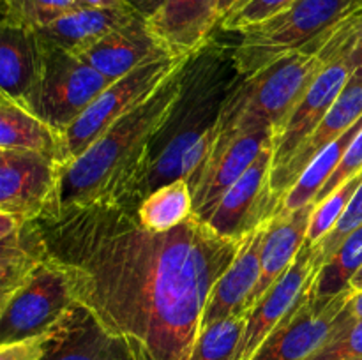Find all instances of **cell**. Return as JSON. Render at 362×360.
I'll list each match as a JSON object with an SVG mask.
<instances>
[{"label": "cell", "mask_w": 362, "mask_h": 360, "mask_svg": "<svg viewBox=\"0 0 362 360\" xmlns=\"http://www.w3.org/2000/svg\"><path fill=\"white\" fill-rule=\"evenodd\" d=\"M124 4H126L133 13H136L138 16L144 18V20L147 21L161 11V7L165 6L166 0H124Z\"/></svg>", "instance_id": "37"}, {"label": "cell", "mask_w": 362, "mask_h": 360, "mask_svg": "<svg viewBox=\"0 0 362 360\" xmlns=\"http://www.w3.org/2000/svg\"><path fill=\"white\" fill-rule=\"evenodd\" d=\"M349 311L352 313V316L356 318L357 321L362 320V292L361 293H354L349 300Z\"/></svg>", "instance_id": "40"}, {"label": "cell", "mask_w": 362, "mask_h": 360, "mask_svg": "<svg viewBox=\"0 0 362 360\" xmlns=\"http://www.w3.org/2000/svg\"><path fill=\"white\" fill-rule=\"evenodd\" d=\"M218 25V0H166L161 11L147 20L161 48L168 55L186 59H194L207 48Z\"/></svg>", "instance_id": "16"}, {"label": "cell", "mask_w": 362, "mask_h": 360, "mask_svg": "<svg viewBox=\"0 0 362 360\" xmlns=\"http://www.w3.org/2000/svg\"><path fill=\"white\" fill-rule=\"evenodd\" d=\"M0 148L39 152L53 159L60 168L69 162L66 134L4 94H0Z\"/></svg>", "instance_id": "24"}, {"label": "cell", "mask_w": 362, "mask_h": 360, "mask_svg": "<svg viewBox=\"0 0 362 360\" xmlns=\"http://www.w3.org/2000/svg\"><path fill=\"white\" fill-rule=\"evenodd\" d=\"M324 263L320 244H311L306 240L292 267L251 307L233 360H251L272 330L310 292Z\"/></svg>", "instance_id": "11"}, {"label": "cell", "mask_w": 362, "mask_h": 360, "mask_svg": "<svg viewBox=\"0 0 362 360\" xmlns=\"http://www.w3.org/2000/svg\"><path fill=\"white\" fill-rule=\"evenodd\" d=\"M200 66H189L184 73V90L163 134L166 140L154 148L145 196L161 186L182 179V159L216 122L223 99L232 85L226 83L225 62L218 53H200ZM144 196V198H145Z\"/></svg>", "instance_id": "4"}, {"label": "cell", "mask_w": 362, "mask_h": 360, "mask_svg": "<svg viewBox=\"0 0 362 360\" xmlns=\"http://www.w3.org/2000/svg\"><path fill=\"white\" fill-rule=\"evenodd\" d=\"M362 116V78L352 74L349 83L341 90L339 97L329 109L327 115L324 116L317 129L303 141L293 157L290 159L288 164L279 172L272 173L271 184L274 193L279 198H285V194L296 186L299 176L303 175L304 169L311 164L315 157L324 150L327 145L338 136H341L352 124H356Z\"/></svg>", "instance_id": "18"}, {"label": "cell", "mask_w": 362, "mask_h": 360, "mask_svg": "<svg viewBox=\"0 0 362 360\" xmlns=\"http://www.w3.org/2000/svg\"><path fill=\"white\" fill-rule=\"evenodd\" d=\"M42 76V42L25 28L2 23L0 35V94L30 108Z\"/></svg>", "instance_id": "21"}, {"label": "cell", "mask_w": 362, "mask_h": 360, "mask_svg": "<svg viewBox=\"0 0 362 360\" xmlns=\"http://www.w3.org/2000/svg\"><path fill=\"white\" fill-rule=\"evenodd\" d=\"M81 7H94V9H122L127 7L124 0H78Z\"/></svg>", "instance_id": "38"}, {"label": "cell", "mask_w": 362, "mask_h": 360, "mask_svg": "<svg viewBox=\"0 0 362 360\" xmlns=\"http://www.w3.org/2000/svg\"><path fill=\"white\" fill-rule=\"evenodd\" d=\"M60 166L25 148H0V212L49 219L59 210Z\"/></svg>", "instance_id": "10"}, {"label": "cell", "mask_w": 362, "mask_h": 360, "mask_svg": "<svg viewBox=\"0 0 362 360\" xmlns=\"http://www.w3.org/2000/svg\"><path fill=\"white\" fill-rule=\"evenodd\" d=\"M361 224H362V184L359 186V189H357L354 200L350 201L349 208H346V212L343 214V217L339 219L338 224L334 226V229H332L327 236H324L320 242H317L320 244L324 260L327 261L329 258L332 256V253L338 249L339 244H341L343 240L354 232V229L359 228Z\"/></svg>", "instance_id": "34"}, {"label": "cell", "mask_w": 362, "mask_h": 360, "mask_svg": "<svg viewBox=\"0 0 362 360\" xmlns=\"http://www.w3.org/2000/svg\"><path fill=\"white\" fill-rule=\"evenodd\" d=\"M359 172H362V129L356 136V140L352 141V145L349 147L345 157H343V161L339 162L336 172L332 173L331 179H329L327 182H325V186L320 189L315 203H318V201H322L324 198H327L332 191L338 189L343 182H346L350 176H354Z\"/></svg>", "instance_id": "35"}, {"label": "cell", "mask_w": 362, "mask_h": 360, "mask_svg": "<svg viewBox=\"0 0 362 360\" xmlns=\"http://www.w3.org/2000/svg\"><path fill=\"white\" fill-rule=\"evenodd\" d=\"M76 302L66 265L49 256L0 302V344L42 335Z\"/></svg>", "instance_id": "8"}, {"label": "cell", "mask_w": 362, "mask_h": 360, "mask_svg": "<svg viewBox=\"0 0 362 360\" xmlns=\"http://www.w3.org/2000/svg\"><path fill=\"white\" fill-rule=\"evenodd\" d=\"M165 55L168 53L151 34L147 21L134 16L129 23L110 32L106 37L78 56L105 74L110 81H117L136 67Z\"/></svg>", "instance_id": "20"}, {"label": "cell", "mask_w": 362, "mask_h": 360, "mask_svg": "<svg viewBox=\"0 0 362 360\" xmlns=\"http://www.w3.org/2000/svg\"><path fill=\"white\" fill-rule=\"evenodd\" d=\"M362 359V320L336 332L324 346L304 360H350Z\"/></svg>", "instance_id": "33"}, {"label": "cell", "mask_w": 362, "mask_h": 360, "mask_svg": "<svg viewBox=\"0 0 362 360\" xmlns=\"http://www.w3.org/2000/svg\"><path fill=\"white\" fill-rule=\"evenodd\" d=\"M362 267V224L354 229L332 256L322 265L311 288L315 300H329L350 286L354 275Z\"/></svg>", "instance_id": "27"}, {"label": "cell", "mask_w": 362, "mask_h": 360, "mask_svg": "<svg viewBox=\"0 0 362 360\" xmlns=\"http://www.w3.org/2000/svg\"><path fill=\"white\" fill-rule=\"evenodd\" d=\"M78 7V0H6L2 23L37 32Z\"/></svg>", "instance_id": "28"}, {"label": "cell", "mask_w": 362, "mask_h": 360, "mask_svg": "<svg viewBox=\"0 0 362 360\" xmlns=\"http://www.w3.org/2000/svg\"><path fill=\"white\" fill-rule=\"evenodd\" d=\"M350 360H362V359H350Z\"/></svg>", "instance_id": "42"}, {"label": "cell", "mask_w": 362, "mask_h": 360, "mask_svg": "<svg viewBox=\"0 0 362 360\" xmlns=\"http://www.w3.org/2000/svg\"><path fill=\"white\" fill-rule=\"evenodd\" d=\"M269 145H276V129L271 126H260L212 152L197 179L189 184L193 214L207 219L223 194L247 172Z\"/></svg>", "instance_id": "14"}, {"label": "cell", "mask_w": 362, "mask_h": 360, "mask_svg": "<svg viewBox=\"0 0 362 360\" xmlns=\"http://www.w3.org/2000/svg\"><path fill=\"white\" fill-rule=\"evenodd\" d=\"M193 214V194L184 179L148 193L136 207V217L151 232H170Z\"/></svg>", "instance_id": "26"}, {"label": "cell", "mask_w": 362, "mask_h": 360, "mask_svg": "<svg viewBox=\"0 0 362 360\" xmlns=\"http://www.w3.org/2000/svg\"><path fill=\"white\" fill-rule=\"evenodd\" d=\"M189 60L186 56H159L113 81L66 131L69 162L80 157L113 124L148 101Z\"/></svg>", "instance_id": "6"}, {"label": "cell", "mask_w": 362, "mask_h": 360, "mask_svg": "<svg viewBox=\"0 0 362 360\" xmlns=\"http://www.w3.org/2000/svg\"><path fill=\"white\" fill-rule=\"evenodd\" d=\"M349 288L352 289L354 293H361L362 292V267L359 268V272H357V274L352 277Z\"/></svg>", "instance_id": "41"}, {"label": "cell", "mask_w": 362, "mask_h": 360, "mask_svg": "<svg viewBox=\"0 0 362 360\" xmlns=\"http://www.w3.org/2000/svg\"><path fill=\"white\" fill-rule=\"evenodd\" d=\"M136 13L129 7L122 9H94V7H78L60 20L35 34L42 42L66 52L81 55L88 48L101 41L110 32L129 23Z\"/></svg>", "instance_id": "23"}, {"label": "cell", "mask_w": 362, "mask_h": 360, "mask_svg": "<svg viewBox=\"0 0 362 360\" xmlns=\"http://www.w3.org/2000/svg\"><path fill=\"white\" fill-rule=\"evenodd\" d=\"M361 129L362 116L356 124H352L341 136H338L331 145H327V147L311 161V164L308 166L303 172V175L299 176L296 186H293L281 200L279 212H292L308 203H315L320 189L325 186V182L331 179L332 173L336 172V168H338L339 162L343 161L346 150H349V147L352 145V141L356 140V136L359 134Z\"/></svg>", "instance_id": "25"}, {"label": "cell", "mask_w": 362, "mask_h": 360, "mask_svg": "<svg viewBox=\"0 0 362 360\" xmlns=\"http://www.w3.org/2000/svg\"><path fill=\"white\" fill-rule=\"evenodd\" d=\"M184 73L186 67L173 74L148 101L113 124L80 157L60 168L57 214L69 208L140 205L156 140L182 95Z\"/></svg>", "instance_id": "2"}, {"label": "cell", "mask_w": 362, "mask_h": 360, "mask_svg": "<svg viewBox=\"0 0 362 360\" xmlns=\"http://www.w3.org/2000/svg\"><path fill=\"white\" fill-rule=\"evenodd\" d=\"M315 207L317 203H308L297 210L278 212L269 222L262 247V272L253 293V306L292 267L308 240Z\"/></svg>", "instance_id": "22"}, {"label": "cell", "mask_w": 362, "mask_h": 360, "mask_svg": "<svg viewBox=\"0 0 362 360\" xmlns=\"http://www.w3.org/2000/svg\"><path fill=\"white\" fill-rule=\"evenodd\" d=\"M315 52L320 53L327 64L276 136L272 173L288 164L297 148L324 120L354 74L352 60L341 49L315 48Z\"/></svg>", "instance_id": "13"}, {"label": "cell", "mask_w": 362, "mask_h": 360, "mask_svg": "<svg viewBox=\"0 0 362 360\" xmlns=\"http://www.w3.org/2000/svg\"><path fill=\"white\" fill-rule=\"evenodd\" d=\"M269 222L243 239L239 253L233 258L232 265L212 288L202 318V330L226 318L251 311L255 288L260 279L262 247H264Z\"/></svg>", "instance_id": "17"}, {"label": "cell", "mask_w": 362, "mask_h": 360, "mask_svg": "<svg viewBox=\"0 0 362 360\" xmlns=\"http://www.w3.org/2000/svg\"><path fill=\"white\" fill-rule=\"evenodd\" d=\"M362 7V0H297L265 23L240 34L232 52L239 78L303 52L327 35L338 23Z\"/></svg>", "instance_id": "5"}, {"label": "cell", "mask_w": 362, "mask_h": 360, "mask_svg": "<svg viewBox=\"0 0 362 360\" xmlns=\"http://www.w3.org/2000/svg\"><path fill=\"white\" fill-rule=\"evenodd\" d=\"M247 313L218 321L200 332L191 360H233L247 321Z\"/></svg>", "instance_id": "29"}, {"label": "cell", "mask_w": 362, "mask_h": 360, "mask_svg": "<svg viewBox=\"0 0 362 360\" xmlns=\"http://www.w3.org/2000/svg\"><path fill=\"white\" fill-rule=\"evenodd\" d=\"M41 360H127V355L122 342L76 300L45 334Z\"/></svg>", "instance_id": "15"}, {"label": "cell", "mask_w": 362, "mask_h": 360, "mask_svg": "<svg viewBox=\"0 0 362 360\" xmlns=\"http://www.w3.org/2000/svg\"><path fill=\"white\" fill-rule=\"evenodd\" d=\"M49 256L41 219L0 212V302Z\"/></svg>", "instance_id": "19"}, {"label": "cell", "mask_w": 362, "mask_h": 360, "mask_svg": "<svg viewBox=\"0 0 362 360\" xmlns=\"http://www.w3.org/2000/svg\"><path fill=\"white\" fill-rule=\"evenodd\" d=\"M315 48H334L345 52L354 64V74L362 78V7L354 11L308 49Z\"/></svg>", "instance_id": "31"}, {"label": "cell", "mask_w": 362, "mask_h": 360, "mask_svg": "<svg viewBox=\"0 0 362 360\" xmlns=\"http://www.w3.org/2000/svg\"><path fill=\"white\" fill-rule=\"evenodd\" d=\"M274 147L269 145L262 150L257 161L223 194L209 217L204 219L216 232L243 240L278 214L281 198L274 193L271 184Z\"/></svg>", "instance_id": "12"}, {"label": "cell", "mask_w": 362, "mask_h": 360, "mask_svg": "<svg viewBox=\"0 0 362 360\" xmlns=\"http://www.w3.org/2000/svg\"><path fill=\"white\" fill-rule=\"evenodd\" d=\"M78 302L122 342L127 360H191L212 288L243 240L191 214L151 232L136 207H87L41 219Z\"/></svg>", "instance_id": "1"}, {"label": "cell", "mask_w": 362, "mask_h": 360, "mask_svg": "<svg viewBox=\"0 0 362 360\" xmlns=\"http://www.w3.org/2000/svg\"><path fill=\"white\" fill-rule=\"evenodd\" d=\"M296 2L297 0H247L235 13L226 16L219 23V27L225 32L243 34V32L250 30V28L265 23L271 18L281 14L283 11H286Z\"/></svg>", "instance_id": "32"}, {"label": "cell", "mask_w": 362, "mask_h": 360, "mask_svg": "<svg viewBox=\"0 0 362 360\" xmlns=\"http://www.w3.org/2000/svg\"><path fill=\"white\" fill-rule=\"evenodd\" d=\"M325 64L318 52L303 49L239 78L223 99L211 154L255 127L271 126L278 136Z\"/></svg>", "instance_id": "3"}, {"label": "cell", "mask_w": 362, "mask_h": 360, "mask_svg": "<svg viewBox=\"0 0 362 360\" xmlns=\"http://www.w3.org/2000/svg\"><path fill=\"white\" fill-rule=\"evenodd\" d=\"M112 83L74 53L42 42V76L28 112L66 134Z\"/></svg>", "instance_id": "7"}, {"label": "cell", "mask_w": 362, "mask_h": 360, "mask_svg": "<svg viewBox=\"0 0 362 360\" xmlns=\"http://www.w3.org/2000/svg\"><path fill=\"white\" fill-rule=\"evenodd\" d=\"M247 0H218V14H219V23L225 20L226 16H230L232 13H235L239 7H243Z\"/></svg>", "instance_id": "39"}, {"label": "cell", "mask_w": 362, "mask_h": 360, "mask_svg": "<svg viewBox=\"0 0 362 360\" xmlns=\"http://www.w3.org/2000/svg\"><path fill=\"white\" fill-rule=\"evenodd\" d=\"M361 184L362 172L350 176V179L346 180V182H343L338 189L332 191L327 198L318 201L317 207H315L313 217H311L310 233H308V240H310L311 244L320 242L324 236H327L329 233L334 229V226L338 224V221L343 217L346 208H349L350 201L356 196Z\"/></svg>", "instance_id": "30"}, {"label": "cell", "mask_w": 362, "mask_h": 360, "mask_svg": "<svg viewBox=\"0 0 362 360\" xmlns=\"http://www.w3.org/2000/svg\"><path fill=\"white\" fill-rule=\"evenodd\" d=\"M352 295V289L346 288L329 300H315L310 289L251 360H304L310 356L336 332L357 321L346 306Z\"/></svg>", "instance_id": "9"}, {"label": "cell", "mask_w": 362, "mask_h": 360, "mask_svg": "<svg viewBox=\"0 0 362 360\" xmlns=\"http://www.w3.org/2000/svg\"><path fill=\"white\" fill-rule=\"evenodd\" d=\"M42 352H45V334L9 344H0V360H41Z\"/></svg>", "instance_id": "36"}]
</instances>
